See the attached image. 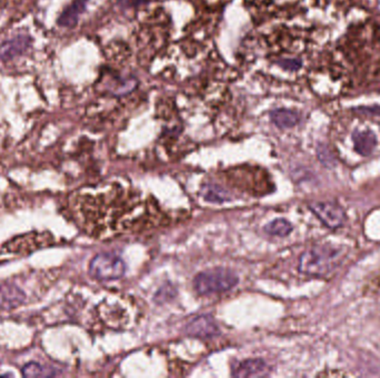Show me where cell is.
<instances>
[{
  "instance_id": "obj_6",
  "label": "cell",
  "mask_w": 380,
  "mask_h": 378,
  "mask_svg": "<svg viewBox=\"0 0 380 378\" xmlns=\"http://www.w3.org/2000/svg\"><path fill=\"white\" fill-rule=\"evenodd\" d=\"M186 332L188 335L198 339H212L218 335L219 328L212 316L200 315L189 322Z\"/></svg>"
},
{
  "instance_id": "obj_10",
  "label": "cell",
  "mask_w": 380,
  "mask_h": 378,
  "mask_svg": "<svg viewBox=\"0 0 380 378\" xmlns=\"http://www.w3.org/2000/svg\"><path fill=\"white\" fill-rule=\"evenodd\" d=\"M354 150L363 157H368L372 154L374 147L377 145V138L372 131H354L352 134Z\"/></svg>"
},
{
  "instance_id": "obj_13",
  "label": "cell",
  "mask_w": 380,
  "mask_h": 378,
  "mask_svg": "<svg viewBox=\"0 0 380 378\" xmlns=\"http://www.w3.org/2000/svg\"><path fill=\"white\" fill-rule=\"evenodd\" d=\"M203 196L210 202H223L228 200L226 192L214 185H207L206 190L203 191Z\"/></svg>"
},
{
  "instance_id": "obj_16",
  "label": "cell",
  "mask_w": 380,
  "mask_h": 378,
  "mask_svg": "<svg viewBox=\"0 0 380 378\" xmlns=\"http://www.w3.org/2000/svg\"><path fill=\"white\" fill-rule=\"evenodd\" d=\"M147 0H118V3L123 8H132V7H138L141 3H146Z\"/></svg>"
},
{
  "instance_id": "obj_14",
  "label": "cell",
  "mask_w": 380,
  "mask_h": 378,
  "mask_svg": "<svg viewBox=\"0 0 380 378\" xmlns=\"http://www.w3.org/2000/svg\"><path fill=\"white\" fill-rule=\"evenodd\" d=\"M23 374L27 377H37V376H50L49 372H45V368L36 363H30L23 367Z\"/></svg>"
},
{
  "instance_id": "obj_5",
  "label": "cell",
  "mask_w": 380,
  "mask_h": 378,
  "mask_svg": "<svg viewBox=\"0 0 380 378\" xmlns=\"http://www.w3.org/2000/svg\"><path fill=\"white\" fill-rule=\"evenodd\" d=\"M50 241H52L50 235L43 233H30L12 240L7 244L6 248L10 253L28 254L32 251L46 246Z\"/></svg>"
},
{
  "instance_id": "obj_9",
  "label": "cell",
  "mask_w": 380,
  "mask_h": 378,
  "mask_svg": "<svg viewBox=\"0 0 380 378\" xmlns=\"http://www.w3.org/2000/svg\"><path fill=\"white\" fill-rule=\"evenodd\" d=\"M30 43L28 36H18L9 40L0 46V58L3 60H12L26 52Z\"/></svg>"
},
{
  "instance_id": "obj_8",
  "label": "cell",
  "mask_w": 380,
  "mask_h": 378,
  "mask_svg": "<svg viewBox=\"0 0 380 378\" xmlns=\"http://www.w3.org/2000/svg\"><path fill=\"white\" fill-rule=\"evenodd\" d=\"M87 0H74L60 14L57 20L58 25L66 28H74L78 23L80 14L85 12Z\"/></svg>"
},
{
  "instance_id": "obj_11",
  "label": "cell",
  "mask_w": 380,
  "mask_h": 378,
  "mask_svg": "<svg viewBox=\"0 0 380 378\" xmlns=\"http://www.w3.org/2000/svg\"><path fill=\"white\" fill-rule=\"evenodd\" d=\"M299 114L288 109H276L270 112V120L279 129L294 128L299 123Z\"/></svg>"
},
{
  "instance_id": "obj_1",
  "label": "cell",
  "mask_w": 380,
  "mask_h": 378,
  "mask_svg": "<svg viewBox=\"0 0 380 378\" xmlns=\"http://www.w3.org/2000/svg\"><path fill=\"white\" fill-rule=\"evenodd\" d=\"M341 252L330 245H317L303 252L299 259V271L310 276L330 273L339 264Z\"/></svg>"
},
{
  "instance_id": "obj_12",
  "label": "cell",
  "mask_w": 380,
  "mask_h": 378,
  "mask_svg": "<svg viewBox=\"0 0 380 378\" xmlns=\"http://www.w3.org/2000/svg\"><path fill=\"white\" fill-rule=\"evenodd\" d=\"M292 227L288 221L283 219H277L270 222L265 227V232L269 235L285 238L292 233Z\"/></svg>"
},
{
  "instance_id": "obj_15",
  "label": "cell",
  "mask_w": 380,
  "mask_h": 378,
  "mask_svg": "<svg viewBox=\"0 0 380 378\" xmlns=\"http://www.w3.org/2000/svg\"><path fill=\"white\" fill-rule=\"evenodd\" d=\"M278 65L281 68L286 69V70H290V72H296L301 67V61L297 59H285L280 60Z\"/></svg>"
},
{
  "instance_id": "obj_2",
  "label": "cell",
  "mask_w": 380,
  "mask_h": 378,
  "mask_svg": "<svg viewBox=\"0 0 380 378\" xmlns=\"http://www.w3.org/2000/svg\"><path fill=\"white\" fill-rule=\"evenodd\" d=\"M238 277L226 269L205 271L194 277V287L200 295L221 293L237 285Z\"/></svg>"
},
{
  "instance_id": "obj_7",
  "label": "cell",
  "mask_w": 380,
  "mask_h": 378,
  "mask_svg": "<svg viewBox=\"0 0 380 378\" xmlns=\"http://www.w3.org/2000/svg\"><path fill=\"white\" fill-rule=\"evenodd\" d=\"M270 367L263 359H247L240 363L234 372L236 377H263L268 376Z\"/></svg>"
},
{
  "instance_id": "obj_3",
  "label": "cell",
  "mask_w": 380,
  "mask_h": 378,
  "mask_svg": "<svg viewBox=\"0 0 380 378\" xmlns=\"http://www.w3.org/2000/svg\"><path fill=\"white\" fill-rule=\"evenodd\" d=\"M89 272L94 279L100 281H112L123 277L126 272V265L116 254H98L90 262Z\"/></svg>"
},
{
  "instance_id": "obj_4",
  "label": "cell",
  "mask_w": 380,
  "mask_h": 378,
  "mask_svg": "<svg viewBox=\"0 0 380 378\" xmlns=\"http://www.w3.org/2000/svg\"><path fill=\"white\" fill-rule=\"evenodd\" d=\"M309 208L327 228L338 229L346 221V214L339 205L334 202H312Z\"/></svg>"
}]
</instances>
